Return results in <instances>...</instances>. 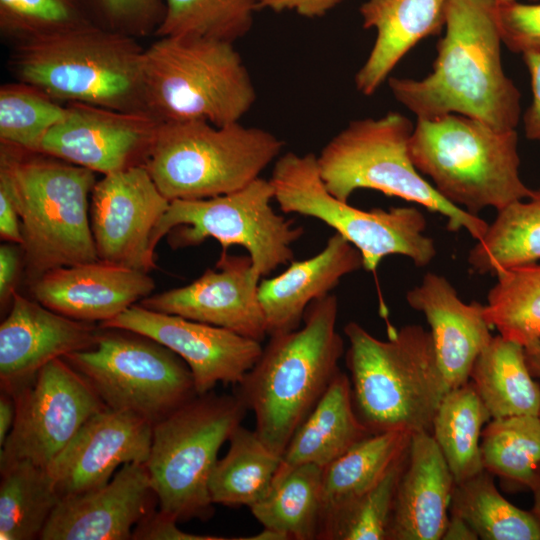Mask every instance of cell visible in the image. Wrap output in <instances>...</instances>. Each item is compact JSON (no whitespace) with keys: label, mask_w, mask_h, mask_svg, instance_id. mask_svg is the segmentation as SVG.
Instances as JSON below:
<instances>
[{"label":"cell","mask_w":540,"mask_h":540,"mask_svg":"<svg viewBox=\"0 0 540 540\" xmlns=\"http://www.w3.org/2000/svg\"><path fill=\"white\" fill-rule=\"evenodd\" d=\"M533 493V509L532 511L535 513V515L540 520V468L537 471V474L530 486V489Z\"/></svg>","instance_id":"cell-53"},{"label":"cell","mask_w":540,"mask_h":540,"mask_svg":"<svg viewBox=\"0 0 540 540\" xmlns=\"http://www.w3.org/2000/svg\"><path fill=\"white\" fill-rule=\"evenodd\" d=\"M159 122L148 112L70 102L39 153L106 175L143 161Z\"/></svg>","instance_id":"cell-17"},{"label":"cell","mask_w":540,"mask_h":540,"mask_svg":"<svg viewBox=\"0 0 540 540\" xmlns=\"http://www.w3.org/2000/svg\"><path fill=\"white\" fill-rule=\"evenodd\" d=\"M0 470V539L39 538L61 500L47 467L17 461Z\"/></svg>","instance_id":"cell-34"},{"label":"cell","mask_w":540,"mask_h":540,"mask_svg":"<svg viewBox=\"0 0 540 540\" xmlns=\"http://www.w3.org/2000/svg\"><path fill=\"white\" fill-rule=\"evenodd\" d=\"M88 0H0V30L19 42L93 23Z\"/></svg>","instance_id":"cell-41"},{"label":"cell","mask_w":540,"mask_h":540,"mask_svg":"<svg viewBox=\"0 0 540 540\" xmlns=\"http://www.w3.org/2000/svg\"><path fill=\"white\" fill-rule=\"evenodd\" d=\"M19 268V254L17 248L11 244L0 246V302L5 306L12 300L14 285Z\"/></svg>","instance_id":"cell-48"},{"label":"cell","mask_w":540,"mask_h":540,"mask_svg":"<svg viewBox=\"0 0 540 540\" xmlns=\"http://www.w3.org/2000/svg\"><path fill=\"white\" fill-rule=\"evenodd\" d=\"M491 418L540 416V385L531 375L524 346L493 336L469 376Z\"/></svg>","instance_id":"cell-29"},{"label":"cell","mask_w":540,"mask_h":540,"mask_svg":"<svg viewBox=\"0 0 540 540\" xmlns=\"http://www.w3.org/2000/svg\"><path fill=\"white\" fill-rule=\"evenodd\" d=\"M9 314L0 325L2 391L15 393L47 363L89 349L99 331L92 322L59 314L16 290Z\"/></svg>","instance_id":"cell-21"},{"label":"cell","mask_w":540,"mask_h":540,"mask_svg":"<svg viewBox=\"0 0 540 540\" xmlns=\"http://www.w3.org/2000/svg\"><path fill=\"white\" fill-rule=\"evenodd\" d=\"M489 290L484 315L499 334L523 346L540 336V264L503 270Z\"/></svg>","instance_id":"cell-37"},{"label":"cell","mask_w":540,"mask_h":540,"mask_svg":"<svg viewBox=\"0 0 540 540\" xmlns=\"http://www.w3.org/2000/svg\"><path fill=\"white\" fill-rule=\"evenodd\" d=\"M444 28L431 73L422 79L388 78L395 99L417 119L459 114L515 129L521 95L502 66L495 3L450 0Z\"/></svg>","instance_id":"cell-1"},{"label":"cell","mask_w":540,"mask_h":540,"mask_svg":"<svg viewBox=\"0 0 540 540\" xmlns=\"http://www.w3.org/2000/svg\"><path fill=\"white\" fill-rule=\"evenodd\" d=\"M96 7L115 25H145L164 13L163 0H93ZM158 23V24H159Z\"/></svg>","instance_id":"cell-43"},{"label":"cell","mask_w":540,"mask_h":540,"mask_svg":"<svg viewBox=\"0 0 540 540\" xmlns=\"http://www.w3.org/2000/svg\"><path fill=\"white\" fill-rule=\"evenodd\" d=\"M103 329L134 332L169 348L190 368L198 395L218 384L238 385L258 360L260 341L214 325L134 304L100 323Z\"/></svg>","instance_id":"cell-16"},{"label":"cell","mask_w":540,"mask_h":540,"mask_svg":"<svg viewBox=\"0 0 540 540\" xmlns=\"http://www.w3.org/2000/svg\"><path fill=\"white\" fill-rule=\"evenodd\" d=\"M323 468L297 466L273 480L267 493L250 506L264 528L279 531L289 539H318L322 513Z\"/></svg>","instance_id":"cell-31"},{"label":"cell","mask_w":540,"mask_h":540,"mask_svg":"<svg viewBox=\"0 0 540 540\" xmlns=\"http://www.w3.org/2000/svg\"><path fill=\"white\" fill-rule=\"evenodd\" d=\"M143 51L127 35L90 23L19 42L13 63L22 82L53 99L149 113Z\"/></svg>","instance_id":"cell-4"},{"label":"cell","mask_w":540,"mask_h":540,"mask_svg":"<svg viewBox=\"0 0 540 540\" xmlns=\"http://www.w3.org/2000/svg\"><path fill=\"white\" fill-rule=\"evenodd\" d=\"M149 272L97 260L48 271L31 285L36 301L69 318L100 323L151 295Z\"/></svg>","instance_id":"cell-22"},{"label":"cell","mask_w":540,"mask_h":540,"mask_svg":"<svg viewBox=\"0 0 540 540\" xmlns=\"http://www.w3.org/2000/svg\"><path fill=\"white\" fill-rule=\"evenodd\" d=\"M370 434L355 410L350 378L340 370L295 431L274 479L300 465L324 469Z\"/></svg>","instance_id":"cell-27"},{"label":"cell","mask_w":540,"mask_h":540,"mask_svg":"<svg viewBox=\"0 0 540 540\" xmlns=\"http://www.w3.org/2000/svg\"><path fill=\"white\" fill-rule=\"evenodd\" d=\"M409 152L442 197L473 215L488 207L499 211L533 192L520 178L515 129L459 114L417 119Z\"/></svg>","instance_id":"cell-6"},{"label":"cell","mask_w":540,"mask_h":540,"mask_svg":"<svg viewBox=\"0 0 540 540\" xmlns=\"http://www.w3.org/2000/svg\"><path fill=\"white\" fill-rule=\"evenodd\" d=\"M270 180L259 177L240 190L205 199L173 200L154 234L153 245L168 235L172 248L198 246L216 239L226 252L245 248L255 273L263 278L294 259L292 244L304 229L277 214Z\"/></svg>","instance_id":"cell-12"},{"label":"cell","mask_w":540,"mask_h":540,"mask_svg":"<svg viewBox=\"0 0 540 540\" xmlns=\"http://www.w3.org/2000/svg\"><path fill=\"white\" fill-rule=\"evenodd\" d=\"M495 3H501V2H508V1H513V0H491Z\"/></svg>","instance_id":"cell-54"},{"label":"cell","mask_w":540,"mask_h":540,"mask_svg":"<svg viewBox=\"0 0 540 540\" xmlns=\"http://www.w3.org/2000/svg\"><path fill=\"white\" fill-rule=\"evenodd\" d=\"M344 0H258L259 10L276 13L292 11L299 16L314 19L325 16Z\"/></svg>","instance_id":"cell-47"},{"label":"cell","mask_w":540,"mask_h":540,"mask_svg":"<svg viewBox=\"0 0 540 540\" xmlns=\"http://www.w3.org/2000/svg\"><path fill=\"white\" fill-rule=\"evenodd\" d=\"M497 212L468 254L470 267L479 274L496 275L540 259V189Z\"/></svg>","instance_id":"cell-30"},{"label":"cell","mask_w":540,"mask_h":540,"mask_svg":"<svg viewBox=\"0 0 540 540\" xmlns=\"http://www.w3.org/2000/svg\"><path fill=\"white\" fill-rule=\"evenodd\" d=\"M1 144L21 221L27 280L48 271L99 260L90 223L95 172L60 159L25 157Z\"/></svg>","instance_id":"cell-5"},{"label":"cell","mask_w":540,"mask_h":540,"mask_svg":"<svg viewBox=\"0 0 540 540\" xmlns=\"http://www.w3.org/2000/svg\"><path fill=\"white\" fill-rule=\"evenodd\" d=\"M349 347L354 407L371 433H431L434 416L450 390L438 366L429 331L420 325L390 329L387 340L360 324L344 327Z\"/></svg>","instance_id":"cell-3"},{"label":"cell","mask_w":540,"mask_h":540,"mask_svg":"<svg viewBox=\"0 0 540 540\" xmlns=\"http://www.w3.org/2000/svg\"><path fill=\"white\" fill-rule=\"evenodd\" d=\"M90 223L99 260L149 272L154 231L170 201L143 164L103 175L91 193Z\"/></svg>","instance_id":"cell-15"},{"label":"cell","mask_w":540,"mask_h":540,"mask_svg":"<svg viewBox=\"0 0 540 540\" xmlns=\"http://www.w3.org/2000/svg\"><path fill=\"white\" fill-rule=\"evenodd\" d=\"M0 236L13 244H23L21 221L11 185L6 173L0 169Z\"/></svg>","instance_id":"cell-45"},{"label":"cell","mask_w":540,"mask_h":540,"mask_svg":"<svg viewBox=\"0 0 540 540\" xmlns=\"http://www.w3.org/2000/svg\"><path fill=\"white\" fill-rule=\"evenodd\" d=\"M11 396L15 419L1 446L0 468L17 461L48 467L82 425L107 407L63 357L44 365Z\"/></svg>","instance_id":"cell-14"},{"label":"cell","mask_w":540,"mask_h":540,"mask_svg":"<svg viewBox=\"0 0 540 540\" xmlns=\"http://www.w3.org/2000/svg\"><path fill=\"white\" fill-rule=\"evenodd\" d=\"M247 410L237 393L208 392L153 424L145 466L160 511L178 522L211 517L209 480L218 451Z\"/></svg>","instance_id":"cell-10"},{"label":"cell","mask_w":540,"mask_h":540,"mask_svg":"<svg viewBox=\"0 0 540 540\" xmlns=\"http://www.w3.org/2000/svg\"><path fill=\"white\" fill-rule=\"evenodd\" d=\"M480 449L484 470L530 489L540 468V416L493 419L482 430Z\"/></svg>","instance_id":"cell-36"},{"label":"cell","mask_w":540,"mask_h":540,"mask_svg":"<svg viewBox=\"0 0 540 540\" xmlns=\"http://www.w3.org/2000/svg\"><path fill=\"white\" fill-rule=\"evenodd\" d=\"M522 56L532 88V102L523 116L524 132L528 139L540 140V53H526Z\"/></svg>","instance_id":"cell-46"},{"label":"cell","mask_w":540,"mask_h":540,"mask_svg":"<svg viewBox=\"0 0 540 540\" xmlns=\"http://www.w3.org/2000/svg\"><path fill=\"white\" fill-rule=\"evenodd\" d=\"M99 332L95 345L63 357L107 407L153 424L197 394L192 372L175 352L143 335Z\"/></svg>","instance_id":"cell-13"},{"label":"cell","mask_w":540,"mask_h":540,"mask_svg":"<svg viewBox=\"0 0 540 540\" xmlns=\"http://www.w3.org/2000/svg\"><path fill=\"white\" fill-rule=\"evenodd\" d=\"M407 455L408 449L371 489L326 523L318 539L388 540L396 490Z\"/></svg>","instance_id":"cell-40"},{"label":"cell","mask_w":540,"mask_h":540,"mask_svg":"<svg viewBox=\"0 0 540 540\" xmlns=\"http://www.w3.org/2000/svg\"><path fill=\"white\" fill-rule=\"evenodd\" d=\"M491 415L469 380L450 389L434 416L431 434L453 475L462 482L484 470L481 435Z\"/></svg>","instance_id":"cell-32"},{"label":"cell","mask_w":540,"mask_h":540,"mask_svg":"<svg viewBox=\"0 0 540 540\" xmlns=\"http://www.w3.org/2000/svg\"><path fill=\"white\" fill-rule=\"evenodd\" d=\"M362 267L360 251L335 232L313 257L293 259L279 275L260 280L258 294L268 335L299 328L311 302L330 294L344 276Z\"/></svg>","instance_id":"cell-25"},{"label":"cell","mask_w":540,"mask_h":540,"mask_svg":"<svg viewBox=\"0 0 540 540\" xmlns=\"http://www.w3.org/2000/svg\"><path fill=\"white\" fill-rule=\"evenodd\" d=\"M172 516L155 510L145 516L134 528L132 539L136 540H223V537L186 533L177 527Z\"/></svg>","instance_id":"cell-44"},{"label":"cell","mask_w":540,"mask_h":540,"mask_svg":"<svg viewBox=\"0 0 540 540\" xmlns=\"http://www.w3.org/2000/svg\"><path fill=\"white\" fill-rule=\"evenodd\" d=\"M495 3V2H494ZM502 43L515 53H540V4L495 3Z\"/></svg>","instance_id":"cell-42"},{"label":"cell","mask_w":540,"mask_h":540,"mask_svg":"<svg viewBox=\"0 0 540 540\" xmlns=\"http://www.w3.org/2000/svg\"><path fill=\"white\" fill-rule=\"evenodd\" d=\"M66 114L67 107L30 84H4L0 88L1 144L39 153L45 135Z\"/></svg>","instance_id":"cell-39"},{"label":"cell","mask_w":540,"mask_h":540,"mask_svg":"<svg viewBox=\"0 0 540 540\" xmlns=\"http://www.w3.org/2000/svg\"><path fill=\"white\" fill-rule=\"evenodd\" d=\"M493 474L480 473L455 483L449 513L464 519L483 540H540V520L501 495Z\"/></svg>","instance_id":"cell-35"},{"label":"cell","mask_w":540,"mask_h":540,"mask_svg":"<svg viewBox=\"0 0 540 540\" xmlns=\"http://www.w3.org/2000/svg\"><path fill=\"white\" fill-rule=\"evenodd\" d=\"M338 300L328 294L307 307L303 325L270 336L237 394L254 412L255 431L282 455L297 428L340 371L344 342L336 330Z\"/></svg>","instance_id":"cell-2"},{"label":"cell","mask_w":540,"mask_h":540,"mask_svg":"<svg viewBox=\"0 0 540 540\" xmlns=\"http://www.w3.org/2000/svg\"><path fill=\"white\" fill-rule=\"evenodd\" d=\"M524 352L531 375L540 380V336L526 344Z\"/></svg>","instance_id":"cell-51"},{"label":"cell","mask_w":540,"mask_h":540,"mask_svg":"<svg viewBox=\"0 0 540 540\" xmlns=\"http://www.w3.org/2000/svg\"><path fill=\"white\" fill-rule=\"evenodd\" d=\"M15 419L14 398L2 391L0 397V447L4 444Z\"/></svg>","instance_id":"cell-50"},{"label":"cell","mask_w":540,"mask_h":540,"mask_svg":"<svg viewBox=\"0 0 540 540\" xmlns=\"http://www.w3.org/2000/svg\"><path fill=\"white\" fill-rule=\"evenodd\" d=\"M450 0H366L359 8L362 25L376 38L355 75L363 95L374 94L400 60L422 39L441 32Z\"/></svg>","instance_id":"cell-26"},{"label":"cell","mask_w":540,"mask_h":540,"mask_svg":"<svg viewBox=\"0 0 540 540\" xmlns=\"http://www.w3.org/2000/svg\"><path fill=\"white\" fill-rule=\"evenodd\" d=\"M411 435L405 431L370 434L323 469L319 533L384 476L407 451Z\"/></svg>","instance_id":"cell-28"},{"label":"cell","mask_w":540,"mask_h":540,"mask_svg":"<svg viewBox=\"0 0 540 540\" xmlns=\"http://www.w3.org/2000/svg\"><path fill=\"white\" fill-rule=\"evenodd\" d=\"M146 107L160 122H239L256 101L234 43L193 35L159 37L143 51Z\"/></svg>","instance_id":"cell-8"},{"label":"cell","mask_w":540,"mask_h":540,"mask_svg":"<svg viewBox=\"0 0 540 540\" xmlns=\"http://www.w3.org/2000/svg\"><path fill=\"white\" fill-rule=\"evenodd\" d=\"M454 485L432 434H412L396 490L388 540H441Z\"/></svg>","instance_id":"cell-24"},{"label":"cell","mask_w":540,"mask_h":540,"mask_svg":"<svg viewBox=\"0 0 540 540\" xmlns=\"http://www.w3.org/2000/svg\"><path fill=\"white\" fill-rule=\"evenodd\" d=\"M284 141L268 130L234 122H159L143 165L169 200L205 199L250 184L280 156Z\"/></svg>","instance_id":"cell-7"},{"label":"cell","mask_w":540,"mask_h":540,"mask_svg":"<svg viewBox=\"0 0 540 540\" xmlns=\"http://www.w3.org/2000/svg\"><path fill=\"white\" fill-rule=\"evenodd\" d=\"M269 180L283 213L313 217L332 227L360 251L366 271H375L389 255L406 256L418 267L436 256L433 239L424 234L427 223L421 211L415 207L365 211L341 201L328 191L313 153L280 155Z\"/></svg>","instance_id":"cell-11"},{"label":"cell","mask_w":540,"mask_h":540,"mask_svg":"<svg viewBox=\"0 0 540 540\" xmlns=\"http://www.w3.org/2000/svg\"><path fill=\"white\" fill-rule=\"evenodd\" d=\"M237 539L238 540H288L289 538L287 537V535L279 531L263 527V530L258 534L252 535L250 537H240Z\"/></svg>","instance_id":"cell-52"},{"label":"cell","mask_w":540,"mask_h":540,"mask_svg":"<svg viewBox=\"0 0 540 540\" xmlns=\"http://www.w3.org/2000/svg\"><path fill=\"white\" fill-rule=\"evenodd\" d=\"M157 496L143 463H126L106 485L62 497L42 540H128L136 525L154 511Z\"/></svg>","instance_id":"cell-20"},{"label":"cell","mask_w":540,"mask_h":540,"mask_svg":"<svg viewBox=\"0 0 540 540\" xmlns=\"http://www.w3.org/2000/svg\"><path fill=\"white\" fill-rule=\"evenodd\" d=\"M414 125L399 112L350 122L317 156L328 191L348 202L358 189H372L419 204L447 219V229L480 240L488 223L452 204L426 181L409 152Z\"/></svg>","instance_id":"cell-9"},{"label":"cell","mask_w":540,"mask_h":540,"mask_svg":"<svg viewBox=\"0 0 540 540\" xmlns=\"http://www.w3.org/2000/svg\"><path fill=\"white\" fill-rule=\"evenodd\" d=\"M229 449L217 460L209 480L213 504L252 506L272 485L281 457L270 450L255 430L237 426L229 436Z\"/></svg>","instance_id":"cell-33"},{"label":"cell","mask_w":540,"mask_h":540,"mask_svg":"<svg viewBox=\"0 0 540 540\" xmlns=\"http://www.w3.org/2000/svg\"><path fill=\"white\" fill-rule=\"evenodd\" d=\"M406 300L430 326L437 363L449 388L468 382L477 356L493 337L484 305L465 303L444 276L432 272L406 293Z\"/></svg>","instance_id":"cell-23"},{"label":"cell","mask_w":540,"mask_h":540,"mask_svg":"<svg viewBox=\"0 0 540 540\" xmlns=\"http://www.w3.org/2000/svg\"><path fill=\"white\" fill-rule=\"evenodd\" d=\"M153 423L109 407L92 415L47 467L62 497L106 485L126 463L148 460Z\"/></svg>","instance_id":"cell-19"},{"label":"cell","mask_w":540,"mask_h":540,"mask_svg":"<svg viewBox=\"0 0 540 540\" xmlns=\"http://www.w3.org/2000/svg\"><path fill=\"white\" fill-rule=\"evenodd\" d=\"M477 539H479L478 535L464 519L456 515H449V519L441 540Z\"/></svg>","instance_id":"cell-49"},{"label":"cell","mask_w":540,"mask_h":540,"mask_svg":"<svg viewBox=\"0 0 540 540\" xmlns=\"http://www.w3.org/2000/svg\"><path fill=\"white\" fill-rule=\"evenodd\" d=\"M260 280L249 256L222 251L214 269H207L186 286L150 295L139 304L261 342L268 333L258 294Z\"/></svg>","instance_id":"cell-18"},{"label":"cell","mask_w":540,"mask_h":540,"mask_svg":"<svg viewBox=\"0 0 540 540\" xmlns=\"http://www.w3.org/2000/svg\"><path fill=\"white\" fill-rule=\"evenodd\" d=\"M158 37L193 35L234 43L252 28L258 0H163Z\"/></svg>","instance_id":"cell-38"}]
</instances>
